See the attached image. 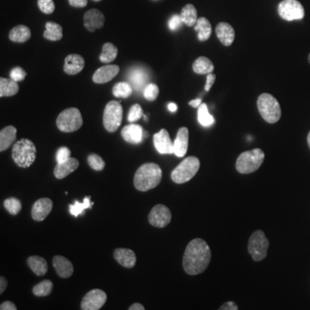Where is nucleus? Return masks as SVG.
Instances as JSON below:
<instances>
[{"label": "nucleus", "instance_id": "obj_1", "mask_svg": "<svg viewBox=\"0 0 310 310\" xmlns=\"http://www.w3.org/2000/svg\"><path fill=\"white\" fill-rule=\"evenodd\" d=\"M211 250L205 241L196 238L186 247L183 267L186 273L197 275L205 271L211 261Z\"/></svg>", "mask_w": 310, "mask_h": 310}, {"label": "nucleus", "instance_id": "obj_2", "mask_svg": "<svg viewBox=\"0 0 310 310\" xmlns=\"http://www.w3.org/2000/svg\"><path fill=\"white\" fill-rule=\"evenodd\" d=\"M162 170L155 163H146L138 168L134 177V186L140 191H147L159 186Z\"/></svg>", "mask_w": 310, "mask_h": 310}, {"label": "nucleus", "instance_id": "obj_3", "mask_svg": "<svg viewBox=\"0 0 310 310\" xmlns=\"http://www.w3.org/2000/svg\"><path fill=\"white\" fill-rule=\"evenodd\" d=\"M36 157V147L28 139H21L12 147V159L14 162L22 168H28L32 165Z\"/></svg>", "mask_w": 310, "mask_h": 310}, {"label": "nucleus", "instance_id": "obj_4", "mask_svg": "<svg viewBox=\"0 0 310 310\" xmlns=\"http://www.w3.org/2000/svg\"><path fill=\"white\" fill-rule=\"evenodd\" d=\"M264 160V151L254 148L240 154L236 160V170L242 174H249L258 170Z\"/></svg>", "mask_w": 310, "mask_h": 310}, {"label": "nucleus", "instance_id": "obj_5", "mask_svg": "<svg viewBox=\"0 0 310 310\" xmlns=\"http://www.w3.org/2000/svg\"><path fill=\"white\" fill-rule=\"evenodd\" d=\"M259 114L264 121L269 124H276L281 118V107L278 100L269 93L260 95L257 101Z\"/></svg>", "mask_w": 310, "mask_h": 310}, {"label": "nucleus", "instance_id": "obj_6", "mask_svg": "<svg viewBox=\"0 0 310 310\" xmlns=\"http://www.w3.org/2000/svg\"><path fill=\"white\" fill-rule=\"evenodd\" d=\"M200 168V160L196 157L186 158L181 163L173 169L171 178L176 184H184L192 180Z\"/></svg>", "mask_w": 310, "mask_h": 310}, {"label": "nucleus", "instance_id": "obj_7", "mask_svg": "<svg viewBox=\"0 0 310 310\" xmlns=\"http://www.w3.org/2000/svg\"><path fill=\"white\" fill-rule=\"evenodd\" d=\"M56 124L60 130L65 133L78 130L83 125L81 113L77 108L66 109L58 116Z\"/></svg>", "mask_w": 310, "mask_h": 310}, {"label": "nucleus", "instance_id": "obj_8", "mask_svg": "<svg viewBox=\"0 0 310 310\" xmlns=\"http://www.w3.org/2000/svg\"><path fill=\"white\" fill-rule=\"evenodd\" d=\"M123 107L118 101L109 102L104 111L103 123L106 130L114 133L121 126L123 121Z\"/></svg>", "mask_w": 310, "mask_h": 310}, {"label": "nucleus", "instance_id": "obj_9", "mask_svg": "<svg viewBox=\"0 0 310 310\" xmlns=\"http://www.w3.org/2000/svg\"><path fill=\"white\" fill-rule=\"evenodd\" d=\"M269 241L262 230L255 231L248 242V252L254 261H261L267 255Z\"/></svg>", "mask_w": 310, "mask_h": 310}, {"label": "nucleus", "instance_id": "obj_10", "mask_svg": "<svg viewBox=\"0 0 310 310\" xmlns=\"http://www.w3.org/2000/svg\"><path fill=\"white\" fill-rule=\"evenodd\" d=\"M278 14L286 21L303 19L304 17V8L297 0H283L278 4Z\"/></svg>", "mask_w": 310, "mask_h": 310}, {"label": "nucleus", "instance_id": "obj_11", "mask_svg": "<svg viewBox=\"0 0 310 310\" xmlns=\"http://www.w3.org/2000/svg\"><path fill=\"white\" fill-rule=\"evenodd\" d=\"M172 213L168 207L163 204H157L151 209L148 215V222L155 228L163 229L170 223Z\"/></svg>", "mask_w": 310, "mask_h": 310}, {"label": "nucleus", "instance_id": "obj_12", "mask_svg": "<svg viewBox=\"0 0 310 310\" xmlns=\"http://www.w3.org/2000/svg\"><path fill=\"white\" fill-rule=\"evenodd\" d=\"M106 300H107V295L105 291L99 289L92 290L83 297L81 302V310H100L105 305Z\"/></svg>", "mask_w": 310, "mask_h": 310}, {"label": "nucleus", "instance_id": "obj_13", "mask_svg": "<svg viewBox=\"0 0 310 310\" xmlns=\"http://www.w3.org/2000/svg\"><path fill=\"white\" fill-rule=\"evenodd\" d=\"M105 22V15L97 9L87 10L84 16V25L90 32H94L96 30L103 28Z\"/></svg>", "mask_w": 310, "mask_h": 310}, {"label": "nucleus", "instance_id": "obj_14", "mask_svg": "<svg viewBox=\"0 0 310 310\" xmlns=\"http://www.w3.org/2000/svg\"><path fill=\"white\" fill-rule=\"evenodd\" d=\"M52 200L48 197H43L37 200L31 209V216L36 222H42L47 218L52 211Z\"/></svg>", "mask_w": 310, "mask_h": 310}, {"label": "nucleus", "instance_id": "obj_15", "mask_svg": "<svg viewBox=\"0 0 310 310\" xmlns=\"http://www.w3.org/2000/svg\"><path fill=\"white\" fill-rule=\"evenodd\" d=\"M154 147L160 154H174L173 142L167 129H161L154 135Z\"/></svg>", "mask_w": 310, "mask_h": 310}, {"label": "nucleus", "instance_id": "obj_16", "mask_svg": "<svg viewBox=\"0 0 310 310\" xmlns=\"http://www.w3.org/2000/svg\"><path fill=\"white\" fill-rule=\"evenodd\" d=\"M189 144V129L186 127H180L176 139L173 142V150L177 157H184L188 150Z\"/></svg>", "mask_w": 310, "mask_h": 310}, {"label": "nucleus", "instance_id": "obj_17", "mask_svg": "<svg viewBox=\"0 0 310 310\" xmlns=\"http://www.w3.org/2000/svg\"><path fill=\"white\" fill-rule=\"evenodd\" d=\"M120 67L117 65H106L98 68L92 77V80L96 84H105L111 81L118 75Z\"/></svg>", "mask_w": 310, "mask_h": 310}, {"label": "nucleus", "instance_id": "obj_18", "mask_svg": "<svg viewBox=\"0 0 310 310\" xmlns=\"http://www.w3.org/2000/svg\"><path fill=\"white\" fill-rule=\"evenodd\" d=\"M121 134L128 143L139 144L143 140V129L138 124H129L125 126L122 129Z\"/></svg>", "mask_w": 310, "mask_h": 310}, {"label": "nucleus", "instance_id": "obj_19", "mask_svg": "<svg viewBox=\"0 0 310 310\" xmlns=\"http://www.w3.org/2000/svg\"><path fill=\"white\" fill-rule=\"evenodd\" d=\"M85 60L79 55L72 54L66 56L64 64V72L69 75H75L85 67Z\"/></svg>", "mask_w": 310, "mask_h": 310}, {"label": "nucleus", "instance_id": "obj_20", "mask_svg": "<svg viewBox=\"0 0 310 310\" xmlns=\"http://www.w3.org/2000/svg\"><path fill=\"white\" fill-rule=\"evenodd\" d=\"M53 264L56 273L62 278H70L73 273V265L67 258L57 255L53 258Z\"/></svg>", "mask_w": 310, "mask_h": 310}, {"label": "nucleus", "instance_id": "obj_21", "mask_svg": "<svg viewBox=\"0 0 310 310\" xmlns=\"http://www.w3.org/2000/svg\"><path fill=\"white\" fill-rule=\"evenodd\" d=\"M114 258L118 264L125 268H133L136 263L134 251L127 248H118L114 251Z\"/></svg>", "mask_w": 310, "mask_h": 310}, {"label": "nucleus", "instance_id": "obj_22", "mask_svg": "<svg viewBox=\"0 0 310 310\" xmlns=\"http://www.w3.org/2000/svg\"><path fill=\"white\" fill-rule=\"evenodd\" d=\"M78 166H79L78 160L75 158L70 157L68 160H65L64 162L57 163L54 170V174L56 179L62 180L68 176L70 173H73L78 168Z\"/></svg>", "mask_w": 310, "mask_h": 310}, {"label": "nucleus", "instance_id": "obj_23", "mask_svg": "<svg viewBox=\"0 0 310 310\" xmlns=\"http://www.w3.org/2000/svg\"><path fill=\"white\" fill-rule=\"evenodd\" d=\"M216 36L224 46H230L235 41V32L229 23L222 22L216 28Z\"/></svg>", "mask_w": 310, "mask_h": 310}, {"label": "nucleus", "instance_id": "obj_24", "mask_svg": "<svg viewBox=\"0 0 310 310\" xmlns=\"http://www.w3.org/2000/svg\"><path fill=\"white\" fill-rule=\"evenodd\" d=\"M149 79L147 72L142 68H135L131 70L128 73V80L130 81L131 86L136 90L140 91L141 89L145 88L147 86V80Z\"/></svg>", "mask_w": 310, "mask_h": 310}, {"label": "nucleus", "instance_id": "obj_25", "mask_svg": "<svg viewBox=\"0 0 310 310\" xmlns=\"http://www.w3.org/2000/svg\"><path fill=\"white\" fill-rule=\"evenodd\" d=\"M16 127L14 126H7L0 131V151L3 152L12 145L16 139Z\"/></svg>", "mask_w": 310, "mask_h": 310}, {"label": "nucleus", "instance_id": "obj_26", "mask_svg": "<svg viewBox=\"0 0 310 310\" xmlns=\"http://www.w3.org/2000/svg\"><path fill=\"white\" fill-rule=\"evenodd\" d=\"M27 264L30 268V270L36 275V276H44L46 274L49 266L45 258H42L40 256H31L27 259Z\"/></svg>", "mask_w": 310, "mask_h": 310}, {"label": "nucleus", "instance_id": "obj_27", "mask_svg": "<svg viewBox=\"0 0 310 310\" xmlns=\"http://www.w3.org/2000/svg\"><path fill=\"white\" fill-rule=\"evenodd\" d=\"M31 37V31L29 27L25 25H17L10 30L9 38L11 42L16 43H23L29 41Z\"/></svg>", "mask_w": 310, "mask_h": 310}, {"label": "nucleus", "instance_id": "obj_28", "mask_svg": "<svg viewBox=\"0 0 310 310\" xmlns=\"http://www.w3.org/2000/svg\"><path fill=\"white\" fill-rule=\"evenodd\" d=\"M197 34V37L201 42H204L209 39L210 36H211V33H212V27L211 24L209 23V20L205 18V17H200L196 22V25H195V29Z\"/></svg>", "mask_w": 310, "mask_h": 310}, {"label": "nucleus", "instance_id": "obj_29", "mask_svg": "<svg viewBox=\"0 0 310 310\" xmlns=\"http://www.w3.org/2000/svg\"><path fill=\"white\" fill-rule=\"evenodd\" d=\"M19 91V85L17 82L11 78H0V97H11L16 95Z\"/></svg>", "mask_w": 310, "mask_h": 310}, {"label": "nucleus", "instance_id": "obj_30", "mask_svg": "<svg viewBox=\"0 0 310 310\" xmlns=\"http://www.w3.org/2000/svg\"><path fill=\"white\" fill-rule=\"evenodd\" d=\"M180 16H181L182 22L188 27L195 26L198 20L196 9L193 4H190V3H188L186 6L183 7Z\"/></svg>", "mask_w": 310, "mask_h": 310}, {"label": "nucleus", "instance_id": "obj_31", "mask_svg": "<svg viewBox=\"0 0 310 310\" xmlns=\"http://www.w3.org/2000/svg\"><path fill=\"white\" fill-rule=\"evenodd\" d=\"M193 71L197 74H209L214 71V64L207 57L201 56L193 62Z\"/></svg>", "mask_w": 310, "mask_h": 310}, {"label": "nucleus", "instance_id": "obj_32", "mask_svg": "<svg viewBox=\"0 0 310 310\" xmlns=\"http://www.w3.org/2000/svg\"><path fill=\"white\" fill-rule=\"evenodd\" d=\"M44 38L49 41H60L63 37L62 27L58 23L48 22L46 23V30L43 33Z\"/></svg>", "mask_w": 310, "mask_h": 310}, {"label": "nucleus", "instance_id": "obj_33", "mask_svg": "<svg viewBox=\"0 0 310 310\" xmlns=\"http://www.w3.org/2000/svg\"><path fill=\"white\" fill-rule=\"evenodd\" d=\"M118 49L114 44L111 43H106L104 44L103 49H102V54L99 60L103 63H111L114 62L117 56H118Z\"/></svg>", "mask_w": 310, "mask_h": 310}, {"label": "nucleus", "instance_id": "obj_34", "mask_svg": "<svg viewBox=\"0 0 310 310\" xmlns=\"http://www.w3.org/2000/svg\"><path fill=\"white\" fill-rule=\"evenodd\" d=\"M197 119L199 124L203 127H209L215 123V119L212 115L209 114L208 106L206 104H201L198 107L197 112Z\"/></svg>", "mask_w": 310, "mask_h": 310}, {"label": "nucleus", "instance_id": "obj_35", "mask_svg": "<svg viewBox=\"0 0 310 310\" xmlns=\"http://www.w3.org/2000/svg\"><path fill=\"white\" fill-rule=\"evenodd\" d=\"M91 196H86L83 202H79L75 201L74 204H70L69 205V211L72 216L78 217L83 214L86 209H91L92 208V202H91Z\"/></svg>", "mask_w": 310, "mask_h": 310}, {"label": "nucleus", "instance_id": "obj_36", "mask_svg": "<svg viewBox=\"0 0 310 310\" xmlns=\"http://www.w3.org/2000/svg\"><path fill=\"white\" fill-rule=\"evenodd\" d=\"M133 87L127 82L117 83L113 87V95L117 98H127L132 94Z\"/></svg>", "mask_w": 310, "mask_h": 310}, {"label": "nucleus", "instance_id": "obj_37", "mask_svg": "<svg viewBox=\"0 0 310 310\" xmlns=\"http://www.w3.org/2000/svg\"><path fill=\"white\" fill-rule=\"evenodd\" d=\"M54 284L50 280H43L33 288V294L36 297H47L53 291Z\"/></svg>", "mask_w": 310, "mask_h": 310}, {"label": "nucleus", "instance_id": "obj_38", "mask_svg": "<svg viewBox=\"0 0 310 310\" xmlns=\"http://www.w3.org/2000/svg\"><path fill=\"white\" fill-rule=\"evenodd\" d=\"M3 207L5 208L8 212L10 213V215L16 216L22 209V202L17 198L10 197V198L4 200Z\"/></svg>", "mask_w": 310, "mask_h": 310}, {"label": "nucleus", "instance_id": "obj_39", "mask_svg": "<svg viewBox=\"0 0 310 310\" xmlns=\"http://www.w3.org/2000/svg\"><path fill=\"white\" fill-rule=\"evenodd\" d=\"M87 161H88L89 166L93 170L102 171L105 168V160H103L98 154H90L87 158Z\"/></svg>", "mask_w": 310, "mask_h": 310}, {"label": "nucleus", "instance_id": "obj_40", "mask_svg": "<svg viewBox=\"0 0 310 310\" xmlns=\"http://www.w3.org/2000/svg\"><path fill=\"white\" fill-rule=\"evenodd\" d=\"M143 94L148 101H154L159 95V87L155 84H148L144 89Z\"/></svg>", "mask_w": 310, "mask_h": 310}, {"label": "nucleus", "instance_id": "obj_41", "mask_svg": "<svg viewBox=\"0 0 310 310\" xmlns=\"http://www.w3.org/2000/svg\"><path fill=\"white\" fill-rule=\"evenodd\" d=\"M141 117H143L142 108L140 107V105L135 104L129 110V113H128V116H127V121L130 122V123H134V122L138 121L139 119H140Z\"/></svg>", "mask_w": 310, "mask_h": 310}, {"label": "nucleus", "instance_id": "obj_42", "mask_svg": "<svg viewBox=\"0 0 310 310\" xmlns=\"http://www.w3.org/2000/svg\"><path fill=\"white\" fill-rule=\"evenodd\" d=\"M37 4L41 11L44 14H52L56 10L54 0H38Z\"/></svg>", "mask_w": 310, "mask_h": 310}, {"label": "nucleus", "instance_id": "obj_43", "mask_svg": "<svg viewBox=\"0 0 310 310\" xmlns=\"http://www.w3.org/2000/svg\"><path fill=\"white\" fill-rule=\"evenodd\" d=\"M26 72L24 71V69L20 67V66H16L13 69H11L10 77L11 79H13L16 82L22 81L26 77Z\"/></svg>", "mask_w": 310, "mask_h": 310}, {"label": "nucleus", "instance_id": "obj_44", "mask_svg": "<svg viewBox=\"0 0 310 310\" xmlns=\"http://www.w3.org/2000/svg\"><path fill=\"white\" fill-rule=\"evenodd\" d=\"M70 157H71V151H70L68 147H60L58 151H57V154H56L57 163H62L65 160H68Z\"/></svg>", "mask_w": 310, "mask_h": 310}, {"label": "nucleus", "instance_id": "obj_45", "mask_svg": "<svg viewBox=\"0 0 310 310\" xmlns=\"http://www.w3.org/2000/svg\"><path fill=\"white\" fill-rule=\"evenodd\" d=\"M182 19L180 15H174L171 17L168 23V26L170 28L171 30H177L180 28V25L182 24Z\"/></svg>", "mask_w": 310, "mask_h": 310}, {"label": "nucleus", "instance_id": "obj_46", "mask_svg": "<svg viewBox=\"0 0 310 310\" xmlns=\"http://www.w3.org/2000/svg\"><path fill=\"white\" fill-rule=\"evenodd\" d=\"M215 81H216V75L213 74L212 72H211V73H209L208 76H207V81H206V92H209V90L212 87L213 85H214Z\"/></svg>", "mask_w": 310, "mask_h": 310}, {"label": "nucleus", "instance_id": "obj_47", "mask_svg": "<svg viewBox=\"0 0 310 310\" xmlns=\"http://www.w3.org/2000/svg\"><path fill=\"white\" fill-rule=\"evenodd\" d=\"M220 310H238L239 307L237 304H235V302L232 301H229L227 302L225 304H222V306L219 309Z\"/></svg>", "mask_w": 310, "mask_h": 310}, {"label": "nucleus", "instance_id": "obj_48", "mask_svg": "<svg viewBox=\"0 0 310 310\" xmlns=\"http://www.w3.org/2000/svg\"><path fill=\"white\" fill-rule=\"evenodd\" d=\"M68 3L71 6L75 8H83L87 5L88 1L87 0H68Z\"/></svg>", "mask_w": 310, "mask_h": 310}, {"label": "nucleus", "instance_id": "obj_49", "mask_svg": "<svg viewBox=\"0 0 310 310\" xmlns=\"http://www.w3.org/2000/svg\"><path fill=\"white\" fill-rule=\"evenodd\" d=\"M0 310H16L17 308L16 307V305L10 302V301H6V302H3L0 305Z\"/></svg>", "mask_w": 310, "mask_h": 310}, {"label": "nucleus", "instance_id": "obj_50", "mask_svg": "<svg viewBox=\"0 0 310 310\" xmlns=\"http://www.w3.org/2000/svg\"><path fill=\"white\" fill-rule=\"evenodd\" d=\"M7 285H8V282H7L6 278L1 277L0 278V294L3 293V291L6 290Z\"/></svg>", "mask_w": 310, "mask_h": 310}, {"label": "nucleus", "instance_id": "obj_51", "mask_svg": "<svg viewBox=\"0 0 310 310\" xmlns=\"http://www.w3.org/2000/svg\"><path fill=\"white\" fill-rule=\"evenodd\" d=\"M201 104H202V99L201 98H196V99H194V100L189 103V105L190 106H192L193 108H198Z\"/></svg>", "mask_w": 310, "mask_h": 310}, {"label": "nucleus", "instance_id": "obj_52", "mask_svg": "<svg viewBox=\"0 0 310 310\" xmlns=\"http://www.w3.org/2000/svg\"><path fill=\"white\" fill-rule=\"evenodd\" d=\"M128 310H145V308H144L143 305L140 304H134L131 305L130 307L128 308Z\"/></svg>", "mask_w": 310, "mask_h": 310}, {"label": "nucleus", "instance_id": "obj_53", "mask_svg": "<svg viewBox=\"0 0 310 310\" xmlns=\"http://www.w3.org/2000/svg\"><path fill=\"white\" fill-rule=\"evenodd\" d=\"M168 110L172 111V112H175L178 110V105L176 104H174V103H170L168 105Z\"/></svg>", "mask_w": 310, "mask_h": 310}, {"label": "nucleus", "instance_id": "obj_54", "mask_svg": "<svg viewBox=\"0 0 310 310\" xmlns=\"http://www.w3.org/2000/svg\"><path fill=\"white\" fill-rule=\"evenodd\" d=\"M307 140H308V144H309V147H310V133H309V134H308Z\"/></svg>", "mask_w": 310, "mask_h": 310}, {"label": "nucleus", "instance_id": "obj_55", "mask_svg": "<svg viewBox=\"0 0 310 310\" xmlns=\"http://www.w3.org/2000/svg\"><path fill=\"white\" fill-rule=\"evenodd\" d=\"M92 1H94V2H99V1H101V0H92Z\"/></svg>", "mask_w": 310, "mask_h": 310}, {"label": "nucleus", "instance_id": "obj_56", "mask_svg": "<svg viewBox=\"0 0 310 310\" xmlns=\"http://www.w3.org/2000/svg\"><path fill=\"white\" fill-rule=\"evenodd\" d=\"M309 62H310V55H309Z\"/></svg>", "mask_w": 310, "mask_h": 310}]
</instances>
